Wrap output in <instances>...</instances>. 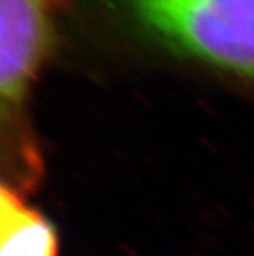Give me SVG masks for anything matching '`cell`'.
Segmentation results:
<instances>
[{"label": "cell", "instance_id": "obj_1", "mask_svg": "<svg viewBox=\"0 0 254 256\" xmlns=\"http://www.w3.org/2000/svg\"><path fill=\"white\" fill-rule=\"evenodd\" d=\"M73 0H0V129L3 162L13 187L40 180L41 154L30 106L53 53L61 15Z\"/></svg>", "mask_w": 254, "mask_h": 256}, {"label": "cell", "instance_id": "obj_3", "mask_svg": "<svg viewBox=\"0 0 254 256\" xmlns=\"http://www.w3.org/2000/svg\"><path fill=\"white\" fill-rule=\"evenodd\" d=\"M0 256H59L55 225L5 182L0 188Z\"/></svg>", "mask_w": 254, "mask_h": 256}, {"label": "cell", "instance_id": "obj_2", "mask_svg": "<svg viewBox=\"0 0 254 256\" xmlns=\"http://www.w3.org/2000/svg\"><path fill=\"white\" fill-rule=\"evenodd\" d=\"M172 55L254 86V0H117Z\"/></svg>", "mask_w": 254, "mask_h": 256}]
</instances>
